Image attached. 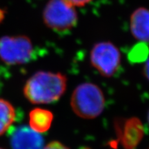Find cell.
<instances>
[{
	"instance_id": "cell-7",
	"label": "cell",
	"mask_w": 149,
	"mask_h": 149,
	"mask_svg": "<svg viewBox=\"0 0 149 149\" xmlns=\"http://www.w3.org/2000/svg\"><path fill=\"white\" fill-rule=\"evenodd\" d=\"M132 35L141 42H149V9L140 7L132 13L130 19Z\"/></svg>"
},
{
	"instance_id": "cell-5",
	"label": "cell",
	"mask_w": 149,
	"mask_h": 149,
	"mask_svg": "<svg viewBox=\"0 0 149 149\" xmlns=\"http://www.w3.org/2000/svg\"><path fill=\"white\" fill-rule=\"evenodd\" d=\"M90 58L92 66L106 77L114 75L120 66V52L110 42L96 44L91 50Z\"/></svg>"
},
{
	"instance_id": "cell-10",
	"label": "cell",
	"mask_w": 149,
	"mask_h": 149,
	"mask_svg": "<svg viewBox=\"0 0 149 149\" xmlns=\"http://www.w3.org/2000/svg\"><path fill=\"white\" fill-rule=\"evenodd\" d=\"M15 108L10 102L0 99V135L8 130L16 120Z\"/></svg>"
},
{
	"instance_id": "cell-1",
	"label": "cell",
	"mask_w": 149,
	"mask_h": 149,
	"mask_svg": "<svg viewBox=\"0 0 149 149\" xmlns=\"http://www.w3.org/2000/svg\"><path fill=\"white\" fill-rule=\"evenodd\" d=\"M66 84V76L61 73L39 71L28 79L24 94L33 104L53 103L63 95Z\"/></svg>"
},
{
	"instance_id": "cell-4",
	"label": "cell",
	"mask_w": 149,
	"mask_h": 149,
	"mask_svg": "<svg viewBox=\"0 0 149 149\" xmlns=\"http://www.w3.org/2000/svg\"><path fill=\"white\" fill-rule=\"evenodd\" d=\"M35 55L33 43L24 35L5 36L0 38V59L9 65L24 64Z\"/></svg>"
},
{
	"instance_id": "cell-8",
	"label": "cell",
	"mask_w": 149,
	"mask_h": 149,
	"mask_svg": "<svg viewBox=\"0 0 149 149\" xmlns=\"http://www.w3.org/2000/svg\"><path fill=\"white\" fill-rule=\"evenodd\" d=\"M144 135L140 121L132 118L126 121L122 135V142L126 149H133L137 146Z\"/></svg>"
},
{
	"instance_id": "cell-11",
	"label": "cell",
	"mask_w": 149,
	"mask_h": 149,
	"mask_svg": "<svg viewBox=\"0 0 149 149\" xmlns=\"http://www.w3.org/2000/svg\"><path fill=\"white\" fill-rule=\"evenodd\" d=\"M144 42H141L132 48L130 53V57L133 61H139L144 60L148 57V48Z\"/></svg>"
},
{
	"instance_id": "cell-15",
	"label": "cell",
	"mask_w": 149,
	"mask_h": 149,
	"mask_svg": "<svg viewBox=\"0 0 149 149\" xmlns=\"http://www.w3.org/2000/svg\"><path fill=\"white\" fill-rule=\"evenodd\" d=\"M148 123H149V112H148Z\"/></svg>"
},
{
	"instance_id": "cell-16",
	"label": "cell",
	"mask_w": 149,
	"mask_h": 149,
	"mask_svg": "<svg viewBox=\"0 0 149 149\" xmlns=\"http://www.w3.org/2000/svg\"><path fill=\"white\" fill-rule=\"evenodd\" d=\"M0 149H2V148H0Z\"/></svg>"
},
{
	"instance_id": "cell-9",
	"label": "cell",
	"mask_w": 149,
	"mask_h": 149,
	"mask_svg": "<svg viewBox=\"0 0 149 149\" xmlns=\"http://www.w3.org/2000/svg\"><path fill=\"white\" fill-rule=\"evenodd\" d=\"M53 119L51 111L37 108L30 113V127L39 133H44L51 127Z\"/></svg>"
},
{
	"instance_id": "cell-13",
	"label": "cell",
	"mask_w": 149,
	"mask_h": 149,
	"mask_svg": "<svg viewBox=\"0 0 149 149\" xmlns=\"http://www.w3.org/2000/svg\"><path fill=\"white\" fill-rule=\"evenodd\" d=\"M66 2L73 6H84L87 3L91 2L92 0H64Z\"/></svg>"
},
{
	"instance_id": "cell-2",
	"label": "cell",
	"mask_w": 149,
	"mask_h": 149,
	"mask_svg": "<svg viewBox=\"0 0 149 149\" xmlns=\"http://www.w3.org/2000/svg\"><path fill=\"white\" fill-rule=\"evenodd\" d=\"M70 104L74 113L79 117L94 119L104 111L105 98L97 86L92 83H84L74 89Z\"/></svg>"
},
{
	"instance_id": "cell-3",
	"label": "cell",
	"mask_w": 149,
	"mask_h": 149,
	"mask_svg": "<svg viewBox=\"0 0 149 149\" xmlns=\"http://www.w3.org/2000/svg\"><path fill=\"white\" fill-rule=\"evenodd\" d=\"M46 26L57 33H66L77 24L78 16L73 6L64 0H49L43 13Z\"/></svg>"
},
{
	"instance_id": "cell-6",
	"label": "cell",
	"mask_w": 149,
	"mask_h": 149,
	"mask_svg": "<svg viewBox=\"0 0 149 149\" xmlns=\"http://www.w3.org/2000/svg\"><path fill=\"white\" fill-rule=\"evenodd\" d=\"M12 149H43L44 139L30 126L23 125L8 129Z\"/></svg>"
},
{
	"instance_id": "cell-12",
	"label": "cell",
	"mask_w": 149,
	"mask_h": 149,
	"mask_svg": "<svg viewBox=\"0 0 149 149\" xmlns=\"http://www.w3.org/2000/svg\"><path fill=\"white\" fill-rule=\"evenodd\" d=\"M43 149H69L68 147L64 146V144L59 141H54L52 142L49 143L48 145L44 147Z\"/></svg>"
},
{
	"instance_id": "cell-14",
	"label": "cell",
	"mask_w": 149,
	"mask_h": 149,
	"mask_svg": "<svg viewBox=\"0 0 149 149\" xmlns=\"http://www.w3.org/2000/svg\"><path fill=\"white\" fill-rule=\"evenodd\" d=\"M144 72L145 76L147 77V79L149 80V59L148 61L145 64L144 68Z\"/></svg>"
}]
</instances>
